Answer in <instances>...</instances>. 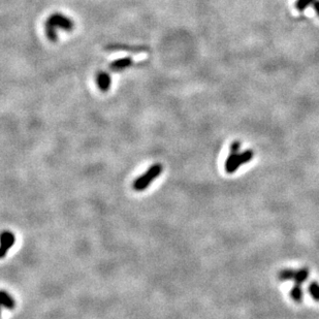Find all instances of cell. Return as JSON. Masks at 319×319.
Masks as SVG:
<instances>
[{
  "instance_id": "7a4b0ae2",
  "label": "cell",
  "mask_w": 319,
  "mask_h": 319,
  "mask_svg": "<svg viewBox=\"0 0 319 319\" xmlns=\"http://www.w3.org/2000/svg\"><path fill=\"white\" fill-rule=\"evenodd\" d=\"M253 158V151L247 150L242 153H230L225 162V171L228 174L235 173L244 163L249 162Z\"/></svg>"
},
{
  "instance_id": "277c9868",
  "label": "cell",
  "mask_w": 319,
  "mask_h": 319,
  "mask_svg": "<svg viewBox=\"0 0 319 319\" xmlns=\"http://www.w3.org/2000/svg\"><path fill=\"white\" fill-rule=\"evenodd\" d=\"M15 244V236L11 231H3L0 237V257L3 258L6 252L9 251Z\"/></svg>"
},
{
  "instance_id": "8992f818",
  "label": "cell",
  "mask_w": 319,
  "mask_h": 319,
  "mask_svg": "<svg viewBox=\"0 0 319 319\" xmlns=\"http://www.w3.org/2000/svg\"><path fill=\"white\" fill-rule=\"evenodd\" d=\"M133 60L130 57H125V58H120L113 61L110 64V69L113 71H120L123 69H126L127 67H129L132 65Z\"/></svg>"
},
{
  "instance_id": "5bb4252c",
  "label": "cell",
  "mask_w": 319,
  "mask_h": 319,
  "mask_svg": "<svg viewBox=\"0 0 319 319\" xmlns=\"http://www.w3.org/2000/svg\"><path fill=\"white\" fill-rule=\"evenodd\" d=\"M315 0H298L296 3V7L300 11L303 12L306 10L309 5H312Z\"/></svg>"
},
{
  "instance_id": "2e32d148",
  "label": "cell",
  "mask_w": 319,
  "mask_h": 319,
  "mask_svg": "<svg viewBox=\"0 0 319 319\" xmlns=\"http://www.w3.org/2000/svg\"><path fill=\"white\" fill-rule=\"evenodd\" d=\"M312 6H313V9L316 11L317 15L319 16V1H318V0H315V1L313 2V4H312Z\"/></svg>"
},
{
  "instance_id": "52a82bcc",
  "label": "cell",
  "mask_w": 319,
  "mask_h": 319,
  "mask_svg": "<svg viewBox=\"0 0 319 319\" xmlns=\"http://www.w3.org/2000/svg\"><path fill=\"white\" fill-rule=\"evenodd\" d=\"M96 81H97L98 88L102 92H107L110 89V86H111V77L107 73H103V71H100V73L97 75Z\"/></svg>"
},
{
  "instance_id": "6da1fadb",
  "label": "cell",
  "mask_w": 319,
  "mask_h": 319,
  "mask_svg": "<svg viewBox=\"0 0 319 319\" xmlns=\"http://www.w3.org/2000/svg\"><path fill=\"white\" fill-rule=\"evenodd\" d=\"M162 172V165L160 163H155L150 169L143 175V176L135 179L133 182L132 187L135 191H144L147 187L156 179L160 176Z\"/></svg>"
},
{
  "instance_id": "9a60e30c",
  "label": "cell",
  "mask_w": 319,
  "mask_h": 319,
  "mask_svg": "<svg viewBox=\"0 0 319 319\" xmlns=\"http://www.w3.org/2000/svg\"><path fill=\"white\" fill-rule=\"evenodd\" d=\"M240 148H241L240 142H234L230 146V153H239Z\"/></svg>"
},
{
  "instance_id": "7c38bea8",
  "label": "cell",
  "mask_w": 319,
  "mask_h": 319,
  "mask_svg": "<svg viewBox=\"0 0 319 319\" xmlns=\"http://www.w3.org/2000/svg\"><path fill=\"white\" fill-rule=\"evenodd\" d=\"M290 296H291L292 300L296 301L297 303L302 302V300H303V290L301 288V285L294 284V286L292 287V289L290 290Z\"/></svg>"
},
{
  "instance_id": "4fadbf2b",
  "label": "cell",
  "mask_w": 319,
  "mask_h": 319,
  "mask_svg": "<svg viewBox=\"0 0 319 319\" xmlns=\"http://www.w3.org/2000/svg\"><path fill=\"white\" fill-rule=\"evenodd\" d=\"M309 292L311 297L319 302V284L317 282H312L309 285Z\"/></svg>"
},
{
  "instance_id": "30bf717a",
  "label": "cell",
  "mask_w": 319,
  "mask_h": 319,
  "mask_svg": "<svg viewBox=\"0 0 319 319\" xmlns=\"http://www.w3.org/2000/svg\"><path fill=\"white\" fill-rule=\"evenodd\" d=\"M294 274H296V271H293L291 269H284L282 270L280 273L278 275V279L280 281H290L294 279Z\"/></svg>"
},
{
  "instance_id": "5b68a950",
  "label": "cell",
  "mask_w": 319,
  "mask_h": 319,
  "mask_svg": "<svg viewBox=\"0 0 319 319\" xmlns=\"http://www.w3.org/2000/svg\"><path fill=\"white\" fill-rule=\"evenodd\" d=\"M106 50H108V51H126V52H131V53H143V52L149 51L148 47H141V46L134 47V46L120 45V44L109 45L106 47Z\"/></svg>"
},
{
  "instance_id": "9c48e42d",
  "label": "cell",
  "mask_w": 319,
  "mask_h": 319,
  "mask_svg": "<svg viewBox=\"0 0 319 319\" xmlns=\"http://www.w3.org/2000/svg\"><path fill=\"white\" fill-rule=\"evenodd\" d=\"M308 277H309V270L307 268H303V269L296 271L293 281L296 282V284H298V285H302L305 281H307Z\"/></svg>"
},
{
  "instance_id": "3957f363",
  "label": "cell",
  "mask_w": 319,
  "mask_h": 319,
  "mask_svg": "<svg viewBox=\"0 0 319 319\" xmlns=\"http://www.w3.org/2000/svg\"><path fill=\"white\" fill-rule=\"evenodd\" d=\"M48 20H49L56 28H60L66 31H71L74 29L73 21L65 17V16H63L62 14H53Z\"/></svg>"
},
{
  "instance_id": "8fae6325",
  "label": "cell",
  "mask_w": 319,
  "mask_h": 319,
  "mask_svg": "<svg viewBox=\"0 0 319 319\" xmlns=\"http://www.w3.org/2000/svg\"><path fill=\"white\" fill-rule=\"evenodd\" d=\"M46 31H47L48 37H49L52 42L57 41V32H56V27L49 20L47 21V24H46Z\"/></svg>"
},
{
  "instance_id": "ba28073f",
  "label": "cell",
  "mask_w": 319,
  "mask_h": 319,
  "mask_svg": "<svg viewBox=\"0 0 319 319\" xmlns=\"http://www.w3.org/2000/svg\"><path fill=\"white\" fill-rule=\"evenodd\" d=\"M0 304H1L2 307L12 310L15 308V301L14 299L10 296L9 293L5 292L4 290H2L0 292Z\"/></svg>"
}]
</instances>
